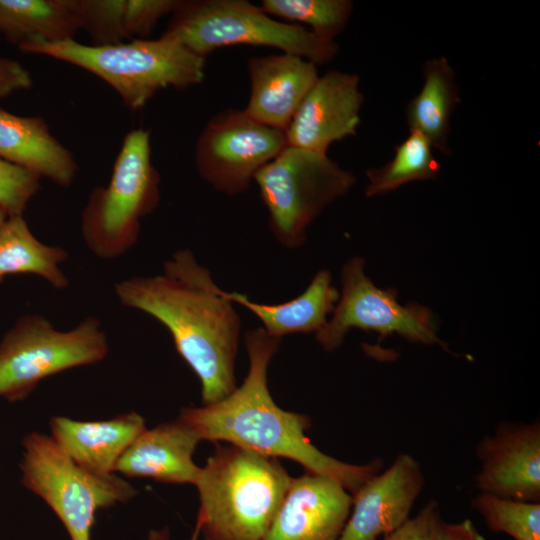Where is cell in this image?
Returning a JSON list of instances; mask_svg holds the SVG:
<instances>
[{
	"instance_id": "1",
	"label": "cell",
	"mask_w": 540,
	"mask_h": 540,
	"mask_svg": "<svg viewBox=\"0 0 540 540\" xmlns=\"http://www.w3.org/2000/svg\"><path fill=\"white\" fill-rule=\"evenodd\" d=\"M114 292L123 306L150 315L170 332L178 354L201 382L203 404L234 391L241 319L190 249L174 252L156 275L116 282Z\"/></svg>"
},
{
	"instance_id": "2",
	"label": "cell",
	"mask_w": 540,
	"mask_h": 540,
	"mask_svg": "<svg viewBox=\"0 0 540 540\" xmlns=\"http://www.w3.org/2000/svg\"><path fill=\"white\" fill-rule=\"evenodd\" d=\"M281 340L262 327L247 331L244 341L249 369L242 384L215 403L183 408L179 416L201 440L227 442L265 456L288 458L308 473L338 481L353 495L381 470L382 461L350 464L321 452L306 435L309 418L285 411L274 402L267 371Z\"/></svg>"
},
{
	"instance_id": "3",
	"label": "cell",
	"mask_w": 540,
	"mask_h": 540,
	"mask_svg": "<svg viewBox=\"0 0 540 540\" xmlns=\"http://www.w3.org/2000/svg\"><path fill=\"white\" fill-rule=\"evenodd\" d=\"M291 481L277 458L216 444L194 484L204 540H261Z\"/></svg>"
},
{
	"instance_id": "4",
	"label": "cell",
	"mask_w": 540,
	"mask_h": 540,
	"mask_svg": "<svg viewBox=\"0 0 540 540\" xmlns=\"http://www.w3.org/2000/svg\"><path fill=\"white\" fill-rule=\"evenodd\" d=\"M23 53L48 56L82 68L111 86L131 110L142 109L160 90L200 84L206 58L176 38L133 39L113 45H87L68 39L19 48Z\"/></svg>"
},
{
	"instance_id": "5",
	"label": "cell",
	"mask_w": 540,
	"mask_h": 540,
	"mask_svg": "<svg viewBox=\"0 0 540 540\" xmlns=\"http://www.w3.org/2000/svg\"><path fill=\"white\" fill-rule=\"evenodd\" d=\"M163 34L204 58L221 47L251 45L273 47L320 65L339 50L335 41L299 24L275 20L247 0H178Z\"/></svg>"
},
{
	"instance_id": "6",
	"label": "cell",
	"mask_w": 540,
	"mask_h": 540,
	"mask_svg": "<svg viewBox=\"0 0 540 540\" xmlns=\"http://www.w3.org/2000/svg\"><path fill=\"white\" fill-rule=\"evenodd\" d=\"M160 175L151 160L150 132L129 131L106 186L95 187L81 213L80 231L89 251L103 260L119 258L138 241L141 219L160 201Z\"/></svg>"
},
{
	"instance_id": "7",
	"label": "cell",
	"mask_w": 540,
	"mask_h": 540,
	"mask_svg": "<svg viewBox=\"0 0 540 540\" xmlns=\"http://www.w3.org/2000/svg\"><path fill=\"white\" fill-rule=\"evenodd\" d=\"M254 181L273 236L295 249L304 245L312 222L354 186L356 177L327 154L286 146Z\"/></svg>"
},
{
	"instance_id": "8",
	"label": "cell",
	"mask_w": 540,
	"mask_h": 540,
	"mask_svg": "<svg viewBox=\"0 0 540 540\" xmlns=\"http://www.w3.org/2000/svg\"><path fill=\"white\" fill-rule=\"evenodd\" d=\"M108 352L106 333L94 316L62 331L43 315H24L0 341V396L22 400L43 379L100 362Z\"/></svg>"
},
{
	"instance_id": "9",
	"label": "cell",
	"mask_w": 540,
	"mask_h": 540,
	"mask_svg": "<svg viewBox=\"0 0 540 540\" xmlns=\"http://www.w3.org/2000/svg\"><path fill=\"white\" fill-rule=\"evenodd\" d=\"M23 447V485L50 506L71 540H91L96 512L137 493L114 474L96 475L82 469L51 436L32 432L23 440Z\"/></svg>"
},
{
	"instance_id": "10",
	"label": "cell",
	"mask_w": 540,
	"mask_h": 540,
	"mask_svg": "<svg viewBox=\"0 0 540 540\" xmlns=\"http://www.w3.org/2000/svg\"><path fill=\"white\" fill-rule=\"evenodd\" d=\"M364 265V259L358 256L343 265L339 300L327 323L315 333L322 348L327 352L336 350L353 328L445 347L438 337L433 312L415 302L400 304L397 292L376 286L365 274Z\"/></svg>"
},
{
	"instance_id": "11",
	"label": "cell",
	"mask_w": 540,
	"mask_h": 540,
	"mask_svg": "<svg viewBox=\"0 0 540 540\" xmlns=\"http://www.w3.org/2000/svg\"><path fill=\"white\" fill-rule=\"evenodd\" d=\"M287 146L285 132L228 108L210 118L195 146L198 174L214 189L234 196L247 191L255 175Z\"/></svg>"
},
{
	"instance_id": "12",
	"label": "cell",
	"mask_w": 540,
	"mask_h": 540,
	"mask_svg": "<svg viewBox=\"0 0 540 540\" xmlns=\"http://www.w3.org/2000/svg\"><path fill=\"white\" fill-rule=\"evenodd\" d=\"M359 85L357 74L319 76L285 131L287 146L327 154L332 143L355 135L364 102Z\"/></svg>"
},
{
	"instance_id": "13",
	"label": "cell",
	"mask_w": 540,
	"mask_h": 540,
	"mask_svg": "<svg viewBox=\"0 0 540 540\" xmlns=\"http://www.w3.org/2000/svg\"><path fill=\"white\" fill-rule=\"evenodd\" d=\"M476 488L505 499L540 500V424L502 423L477 447Z\"/></svg>"
},
{
	"instance_id": "14",
	"label": "cell",
	"mask_w": 540,
	"mask_h": 540,
	"mask_svg": "<svg viewBox=\"0 0 540 540\" xmlns=\"http://www.w3.org/2000/svg\"><path fill=\"white\" fill-rule=\"evenodd\" d=\"M423 486L418 462L399 454L352 495L350 514L337 540H378L392 533L409 519Z\"/></svg>"
},
{
	"instance_id": "15",
	"label": "cell",
	"mask_w": 540,
	"mask_h": 540,
	"mask_svg": "<svg viewBox=\"0 0 540 540\" xmlns=\"http://www.w3.org/2000/svg\"><path fill=\"white\" fill-rule=\"evenodd\" d=\"M352 506V495L336 480L306 472L292 478L261 540H337Z\"/></svg>"
},
{
	"instance_id": "16",
	"label": "cell",
	"mask_w": 540,
	"mask_h": 540,
	"mask_svg": "<svg viewBox=\"0 0 540 540\" xmlns=\"http://www.w3.org/2000/svg\"><path fill=\"white\" fill-rule=\"evenodd\" d=\"M250 97L244 111L254 120L283 132L319 77L317 65L300 56L281 53L247 61Z\"/></svg>"
},
{
	"instance_id": "17",
	"label": "cell",
	"mask_w": 540,
	"mask_h": 540,
	"mask_svg": "<svg viewBox=\"0 0 540 540\" xmlns=\"http://www.w3.org/2000/svg\"><path fill=\"white\" fill-rule=\"evenodd\" d=\"M200 441L193 427L179 416L145 429L120 457L115 471L163 483L195 484L201 467L193 461V453Z\"/></svg>"
},
{
	"instance_id": "18",
	"label": "cell",
	"mask_w": 540,
	"mask_h": 540,
	"mask_svg": "<svg viewBox=\"0 0 540 540\" xmlns=\"http://www.w3.org/2000/svg\"><path fill=\"white\" fill-rule=\"evenodd\" d=\"M146 429L136 412L109 420L78 421L55 416L50 420L51 438L79 467L96 474L110 475L133 441Z\"/></svg>"
},
{
	"instance_id": "19",
	"label": "cell",
	"mask_w": 540,
	"mask_h": 540,
	"mask_svg": "<svg viewBox=\"0 0 540 540\" xmlns=\"http://www.w3.org/2000/svg\"><path fill=\"white\" fill-rule=\"evenodd\" d=\"M0 157L60 187L73 183L78 164L39 116H19L0 106Z\"/></svg>"
},
{
	"instance_id": "20",
	"label": "cell",
	"mask_w": 540,
	"mask_h": 540,
	"mask_svg": "<svg viewBox=\"0 0 540 540\" xmlns=\"http://www.w3.org/2000/svg\"><path fill=\"white\" fill-rule=\"evenodd\" d=\"M225 295L234 304L251 311L263 324L264 331L272 337L282 339L296 333H317L333 313L340 292L332 284L329 270L318 271L307 288L296 298L279 304H263L251 301L238 292Z\"/></svg>"
},
{
	"instance_id": "21",
	"label": "cell",
	"mask_w": 540,
	"mask_h": 540,
	"mask_svg": "<svg viewBox=\"0 0 540 540\" xmlns=\"http://www.w3.org/2000/svg\"><path fill=\"white\" fill-rule=\"evenodd\" d=\"M422 74V87L406 106L407 126L426 138L433 149L449 156L451 117L460 102L456 75L444 56L427 60Z\"/></svg>"
},
{
	"instance_id": "22",
	"label": "cell",
	"mask_w": 540,
	"mask_h": 540,
	"mask_svg": "<svg viewBox=\"0 0 540 540\" xmlns=\"http://www.w3.org/2000/svg\"><path fill=\"white\" fill-rule=\"evenodd\" d=\"M75 0H0V34L18 48L74 39Z\"/></svg>"
},
{
	"instance_id": "23",
	"label": "cell",
	"mask_w": 540,
	"mask_h": 540,
	"mask_svg": "<svg viewBox=\"0 0 540 540\" xmlns=\"http://www.w3.org/2000/svg\"><path fill=\"white\" fill-rule=\"evenodd\" d=\"M69 253L57 245L41 242L23 216H10L0 226V281L10 274H33L53 288L69 286L61 265Z\"/></svg>"
},
{
	"instance_id": "24",
	"label": "cell",
	"mask_w": 540,
	"mask_h": 540,
	"mask_svg": "<svg viewBox=\"0 0 540 540\" xmlns=\"http://www.w3.org/2000/svg\"><path fill=\"white\" fill-rule=\"evenodd\" d=\"M394 150L389 162L366 171V197L386 194L407 183L439 176L441 165L433 155L432 146L421 134L410 132Z\"/></svg>"
},
{
	"instance_id": "25",
	"label": "cell",
	"mask_w": 540,
	"mask_h": 540,
	"mask_svg": "<svg viewBox=\"0 0 540 540\" xmlns=\"http://www.w3.org/2000/svg\"><path fill=\"white\" fill-rule=\"evenodd\" d=\"M260 8L269 16L304 23L320 38L335 41L346 28L353 11L350 0H263Z\"/></svg>"
},
{
	"instance_id": "26",
	"label": "cell",
	"mask_w": 540,
	"mask_h": 540,
	"mask_svg": "<svg viewBox=\"0 0 540 540\" xmlns=\"http://www.w3.org/2000/svg\"><path fill=\"white\" fill-rule=\"evenodd\" d=\"M472 506L494 532H503L515 540H540V504L478 494Z\"/></svg>"
},
{
	"instance_id": "27",
	"label": "cell",
	"mask_w": 540,
	"mask_h": 540,
	"mask_svg": "<svg viewBox=\"0 0 540 540\" xmlns=\"http://www.w3.org/2000/svg\"><path fill=\"white\" fill-rule=\"evenodd\" d=\"M127 0H75L81 29L97 46L113 45L129 39L126 30Z\"/></svg>"
},
{
	"instance_id": "28",
	"label": "cell",
	"mask_w": 540,
	"mask_h": 540,
	"mask_svg": "<svg viewBox=\"0 0 540 540\" xmlns=\"http://www.w3.org/2000/svg\"><path fill=\"white\" fill-rule=\"evenodd\" d=\"M41 176L0 157V207L10 216H23L40 189Z\"/></svg>"
},
{
	"instance_id": "29",
	"label": "cell",
	"mask_w": 540,
	"mask_h": 540,
	"mask_svg": "<svg viewBox=\"0 0 540 540\" xmlns=\"http://www.w3.org/2000/svg\"><path fill=\"white\" fill-rule=\"evenodd\" d=\"M441 523L438 504L431 500L383 540H435Z\"/></svg>"
},
{
	"instance_id": "30",
	"label": "cell",
	"mask_w": 540,
	"mask_h": 540,
	"mask_svg": "<svg viewBox=\"0 0 540 540\" xmlns=\"http://www.w3.org/2000/svg\"><path fill=\"white\" fill-rule=\"evenodd\" d=\"M32 85V76L21 63L10 58H0V98L28 90Z\"/></svg>"
},
{
	"instance_id": "31",
	"label": "cell",
	"mask_w": 540,
	"mask_h": 540,
	"mask_svg": "<svg viewBox=\"0 0 540 540\" xmlns=\"http://www.w3.org/2000/svg\"><path fill=\"white\" fill-rule=\"evenodd\" d=\"M435 540H485L469 520L447 524L442 522Z\"/></svg>"
},
{
	"instance_id": "32",
	"label": "cell",
	"mask_w": 540,
	"mask_h": 540,
	"mask_svg": "<svg viewBox=\"0 0 540 540\" xmlns=\"http://www.w3.org/2000/svg\"><path fill=\"white\" fill-rule=\"evenodd\" d=\"M200 535H201V523L198 519H196V524L189 540H199ZM148 540H169L168 528H163L160 530H151L148 535Z\"/></svg>"
},
{
	"instance_id": "33",
	"label": "cell",
	"mask_w": 540,
	"mask_h": 540,
	"mask_svg": "<svg viewBox=\"0 0 540 540\" xmlns=\"http://www.w3.org/2000/svg\"><path fill=\"white\" fill-rule=\"evenodd\" d=\"M7 218V213L0 207V226L5 222Z\"/></svg>"
}]
</instances>
